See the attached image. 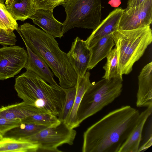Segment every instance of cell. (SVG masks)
Masks as SVG:
<instances>
[{
	"mask_svg": "<svg viewBox=\"0 0 152 152\" xmlns=\"http://www.w3.org/2000/svg\"><path fill=\"white\" fill-rule=\"evenodd\" d=\"M152 22V0H145L137 7L124 11L118 29H134L150 26Z\"/></svg>",
	"mask_w": 152,
	"mask_h": 152,
	"instance_id": "obj_8",
	"label": "cell"
},
{
	"mask_svg": "<svg viewBox=\"0 0 152 152\" xmlns=\"http://www.w3.org/2000/svg\"><path fill=\"white\" fill-rule=\"evenodd\" d=\"M27 51L18 46L4 45L0 48V80L13 77L25 68Z\"/></svg>",
	"mask_w": 152,
	"mask_h": 152,
	"instance_id": "obj_7",
	"label": "cell"
},
{
	"mask_svg": "<svg viewBox=\"0 0 152 152\" xmlns=\"http://www.w3.org/2000/svg\"><path fill=\"white\" fill-rule=\"evenodd\" d=\"M67 0H33L37 10H53L56 7L61 5Z\"/></svg>",
	"mask_w": 152,
	"mask_h": 152,
	"instance_id": "obj_27",
	"label": "cell"
},
{
	"mask_svg": "<svg viewBox=\"0 0 152 152\" xmlns=\"http://www.w3.org/2000/svg\"><path fill=\"white\" fill-rule=\"evenodd\" d=\"M14 88L23 101L43 113L58 116L62 112L65 99L63 89L48 84L30 69L15 78Z\"/></svg>",
	"mask_w": 152,
	"mask_h": 152,
	"instance_id": "obj_3",
	"label": "cell"
},
{
	"mask_svg": "<svg viewBox=\"0 0 152 152\" xmlns=\"http://www.w3.org/2000/svg\"><path fill=\"white\" fill-rule=\"evenodd\" d=\"M140 113L129 105L112 111L84 132L83 152H118L135 127Z\"/></svg>",
	"mask_w": 152,
	"mask_h": 152,
	"instance_id": "obj_1",
	"label": "cell"
},
{
	"mask_svg": "<svg viewBox=\"0 0 152 152\" xmlns=\"http://www.w3.org/2000/svg\"><path fill=\"white\" fill-rule=\"evenodd\" d=\"M53 12V10L38 9L29 19L48 34L54 38H61L64 36L62 33L63 23L55 18Z\"/></svg>",
	"mask_w": 152,
	"mask_h": 152,
	"instance_id": "obj_12",
	"label": "cell"
},
{
	"mask_svg": "<svg viewBox=\"0 0 152 152\" xmlns=\"http://www.w3.org/2000/svg\"><path fill=\"white\" fill-rule=\"evenodd\" d=\"M21 122L17 120L0 118V132L3 136L6 132L18 126Z\"/></svg>",
	"mask_w": 152,
	"mask_h": 152,
	"instance_id": "obj_28",
	"label": "cell"
},
{
	"mask_svg": "<svg viewBox=\"0 0 152 152\" xmlns=\"http://www.w3.org/2000/svg\"><path fill=\"white\" fill-rule=\"evenodd\" d=\"M145 0H128L127 7L124 9L126 11L137 7Z\"/></svg>",
	"mask_w": 152,
	"mask_h": 152,
	"instance_id": "obj_30",
	"label": "cell"
},
{
	"mask_svg": "<svg viewBox=\"0 0 152 152\" xmlns=\"http://www.w3.org/2000/svg\"><path fill=\"white\" fill-rule=\"evenodd\" d=\"M25 45L46 63L63 88L75 87L77 76L55 38L34 26L26 23L16 30Z\"/></svg>",
	"mask_w": 152,
	"mask_h": 152,
	"instance_id": "obj_2",
	"label": "cell"
},
{
	"mask_svg": "<svg viewBox=\"0 0 152 152\" xmlns=\"http://www.w3.org/2000/svg\"><path fill=\"white\" fill-rule=\"evenodd\" d=\"M90 73L87 71L84 77L77 76L76 86V93L74 105L69 115L64 122L72 128L74 129L80 126L77 121V112L84 94L91 84L90 80Z\"/></svg>",
	"mask_w": 152,
	"mask_h": 152,
	"instance_id": "obj_18",
	"label": "cell"
},
{
	"mask_svg": "<svg viewBox=\"0 0 152 152\" xmlns=\"http://www.w3.org/2000/svg\"><path fill=\"white\" fill-rule=\"evenodd\" d=\"M37 144L24 140L3 137L0 139V152H37Z\"/></svg>",
	"mask_w": 152,
	"mask_h": 152,
	"instance_id": "obj_21",
	"label": "cell"
},
{
	"mask_svg": "<svg viewBox=\"0 0 152 152\" xmlns=\"http://www.w3.org/2000/svg\"><path fill=\"white\" fill-rule=\"evenodd\" d=\"M136 106L146 107L152 104V62L145 65L138 77Z\"/></svg>",
	"mask_w": 152,
	"mask_h": 152,
	"instance_id": "obj_13",
	"label": "cell"
},
{
	"mask_svg": "<svg viewBox=\"0 0 152 152\" xmlns=\"http://www.w3.org/2000/svg\"><path fill=\"white\" fill-rule=\"evenodd\" d=\"M21 122L47 127H55L61 123L56 116L48 113H38L31 115L23 120Z\"/></svg>",
	"mask_w": 152,
	"mask_h": 152,
	"instance_id": "obj_24",
	"label": "cell"
},
{
	"mask_svg": "<svg viewBox=\"0 0 152 152\" xmlns=\"http://www.w3.org/2000/svg\"><path fill=\"white\" fill-rule=\"evenodd\" d=\"M117 53L121 74L128 75L152 41L150 26L134 29H118L111 33Z\"/></svg>",
	"mask_w": 152,
	"mask_h": 152,
	"instance_id": "obj_4",
	"label": "cell"
},
{
	"mask_svg": "<svg viewBox=\"0 0 152 152\" xmlns=\"http://www.w3.org/2000/svg\"><path fill=\"white\" fill-rule=\"evenodd\" d=\"M124 9H115L111 12L94 29L85 40L89 48L102 38L118 29L121 18Z\"/></svg>",
	"mask_w": 152,
	"mask_h": 152,
	"instance_id": "obj_10",
	"label": "cell"
},
{
	"mask_svg": "<svg viewBox=\"0 0 152 152\" xmlns=\"http://www.w3.org/2000/svg\"><path fill=\"white\" fill-rule=\"evenodd\" d=\"M3 137V135L0 132V139Z\"/></svg>",
	"mask_w": 152,
	"mask_h": 152,
	"instance_id": "obj_32",
	"label": "cell"
},
{
	"mask_svg": "<svg viewBox=\"0 0 152 152\" xmlns=\"http://www.w3.org/2000/svg\"><path fill=\"white\" fill-rule=\"evenodd\" d=\"M106 58V63L103 67L105 72L102 78L108 80L117 79L123 81L122 75L119 69L117 53L115 47L112 50Z\"/></svg>",
	"mask_w": 152,
	"mask_h": 152,
	"instance_id": "obj_23",
	"label": "cell"
},
{
	"mask_svg": "<svg viewBox=\"0 0 152 152\" xmlns=\"http://www.w3.org/2000/svg\"><path fill=\"white\" fill-rule=\"evenodd\" d=\"M66 14L64 34L75 28L94 29L101 23V0H67L62 4Z\"/></svg>",
	"mask_w": 152,
	"mask_h": 152,
	"instance_id": "obj_5",
	"label": "cell"
},
{
	"mask_svg": "<svg viewBox=\"0 0 152 152\" xmlns=\"http://www.w3.org/2000/svg\"><path fill=\"white\" fill-rule=\"evenodd\" d=\"M66 55L69 64L77 76L84 77L88 69L91 57L90 50L85 41L76 37Z\"/></svg>",
	"mask_w": 152,
	"mask_h": 152,
	"instance_id": "obj_9",
	"label": "cell"
},
{
	"mask_svg": "<svg viewBox=\"0 0 152 152\" xmlns=\"http://www.w3.org/2000/svg\"><path fill=\"white\" fill-rule=\"evenodd\" d=\"M114 45L111 34L102 38L89 48L91 57L88 69H92L99 62L106 58Z\"/></svg>",
	"mask_w": 152,
	"mask_h": 152,
	"instance_id": "obj_19",
	"label": "cell"
},
{
	"mask_svg": "<svg viewBox=\"0 0 152 152\" xmlns=\"http://www.w3.org/2000/svg\"><path fill=\"white\" fill-rule=\"evenodd\" d=\"M15 0H5V4L6 5L9 4Z\"/></svg>",
	"mask_w": 152,
	"mask_h": 152,
	"instance_id": "obj_31",
	"label": "cell"
},
{
	"mask_svg": "<svg viewBox=\"0 0 152 152\" xmlns=\"http://www.w3.org/2000/svg\"><path fill=\"white\" fill-rule=\"evenodd\" d=\"M76 131L64 122L56 126L46 127L25 140L38 144V152H61L58 148L64 144L72 145Z\"/></svg>",
	"mask_w": 152,
	"mask_h": 152,
	"instance_id": "obj_6",
	"label": "cell"
},
{
	"mask_svg": "<svg viewBox=\"0 0 152 152\" xmlns=\"http://www.w3.org/2000/svg\"><path fill=\"white\" fill-rule=\"evenodd\" d=\"M146 107V109L140 113L135 127L118 152L139 151L143 127L147 120L152 114V104L148 105Z\"/></svg>",
	"mask_w": 152,
	"mask_h": 152,
	"instance_id": "obj_14",
	"label": "cell"
},
{
	"mask_svg": "<svg viewBox=\"0 0 152 152\" xmlns=\"http://www.w3.org/2000/svg\"><path fill=\"white\" fill-rule=\"evenodd\" d=\"M25 45L28 55L25 68L26 69L31 70L50 85H58L54 80L53 74L46 63L40 56Z\"/></svg>",
	"mask_w": 152,
	"mask_h": 152,
	"instance_id": "obj_16",
	"label": "cell"
},
{
	"mask_svg": "<svg viewBox=\"0 0 152 152\" xmlns=\"http://www.w3.org/2000/svg\"><path fill=\"white\" fill-rule=\"evenodd\" d=\"M13 31L8 33L4 30L0 31V44L3 45H14L17 41Z\"/></svg>",
	"mask_w": 152,
	"mask_h": 152,
	"instance_id": "obj_29",
	"label": "cell"
},
{
	"mask_svg": "<svg viewBox=\"0 0 152 152\" xmlns=\"http://www.w3.org/2000/svg\"><path fill=\"white\" fill-rule=\"evenodd\" d=\"M65 94L63 107L58 116L61 122H65L69 115L73 107L76 93V86L68 88H63Z\"/></svg>",
	"mask_w": 152,
	"mask_h": 152,
	"instance_id": "obj_26",
	"label": "cell"
},
{
	"mask_svg": "<svg viewBox=\"0 0 152 152\" xmlns=\"http://www.w3.org/2000/svg\"><path fill=\"white\" fill-rule=\"evenodd\" d=\"M6 6L8 11L16 21H23L29 19L37 10L33 0H15Z\"/></svg>",
	"mask_w": 152,
	"mask_h": 152,
	"instance_id": "obj_20",
	"label": "cell"
},
{
	"mask_svg": "<svg viewBox=\"0 0 152 152\" xmlns=\"http://www.w3.org/2000/svg\"><path fill=\"white\" fill-rule=\"evenodd\" d=\"M44 113L24 102L0 107V118L21 121L27 117L38 113Z\"/></svg>",
	"mask_w": 152,
	"mask_h": 152,
	"instance_id": "obj_17",
	"label": "cell"
},
{
	"mask_svg": "<svg viewBox=\"0 0 152 152\" xmlns=\"http://www.w3.org/2000/svg\"><path fill=\"white\" fill-rule=\"evenodd\" d=\"M91 83L84 94L80 104L90 102L113 90L122 86V80L117 79L108 80L104 78Z\"/></svg>",
	"mask_w": 152,
	"mask_h": 152,
	"instance_id": "obj_15",
	"label": "cell"
},
{
	"mask_svg": "<svg viewBox=\"0 0 152 152\" xmlns=\"http://www.w3.org/2000/svg\"><path fill=\"white\" fill-rule=\"evenodd\" d=\"M0 26L8 33L16 30L18 26L15 20L7 10L6 5L0 2Z\"/></svg>",
	"mask_w": 152,
	"mask_h": 152,
	"instance_id": "obj_25",
	"label": "cell"
},
{
	"mask_svg": "<svg viewBox=\"0 0 152 152\" xmlns=\"http://www.w3.org/2000/svg\"><path fill=\"white\" fill-rule=\"evenodd\" d=\"M2 30H3L1 29L0 26V31H1Z\"/></svg>",
	"mask_w": 152,
	"mask_h": 152,
	"instance_id": "obj_33",
	"label": "cell"
},
{
	"mask_svg": "<svg viewBox=\"0 0 152 152\" xmlns=\"http://www.w3.org/2000/svg\"><path fill=\"white\" fill-rule=\"evenodd\" d=\"M46 127L42 126L21 122L18 126L6 132L3 137L25 140Z\"/></svg>",
	"mask_w": 152,
	"mask_h": 152,
	"instance_id": "obj_22",
	"label": "cell"
},
{
	"mask_svg": "<svg viewBox=\"0 0 152 152\" xmlns=\"http://www.w3.org/2000/svg\"><path fill=\"white\" fill-rule=\"evenodd\" d=\"M122 86L117 88L100 97L88 103L80 104L77 112V119L78 124L98 112L111 103L120 96Z\"/></svg>",
	"mask_w": 152,
	"mask_h": 152,
	"instance_id": "obj_11",
	"label": "cell"
}]
</instances>
